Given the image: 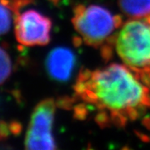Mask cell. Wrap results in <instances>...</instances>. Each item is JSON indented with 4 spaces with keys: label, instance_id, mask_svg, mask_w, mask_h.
Instances as JSON below:
<instances>
[{
    "label": "cell",
    "instance_id": "277c9868",
    "mask_svg": "<svg viewBox=\"0 0 150 150\" xmlns=\"http://www.w3.org/2000/svg\"><path fill=\"white\" fill-rule=\"evenodd\" d=\"M57 105L58 102L48 98L33 108L24 139L26 149L53 150L58 148L53 134Z\"/></svg>",
    "mask_w": 150,
    "mask_h": 150
},
{
    "label": "cell",
    "instance_id": "5b68a950",
    "mask_svg": "<svg viewBox=\"0 0 150 150\" xmlns=\"http://www.w3.org/2000/svg\"><path fill=\"white\" fill-rule=\"evenodd\" d=\"M53 23L51 19L36 9H28L18 13L14 22L17 41L28 46H45L51 40Z\"/></svg>",
    "mask_w": 150,
    "mask_h": 150
},
{
    "label": "cell",
    "instance_id": "52a82bcc",
    "mask_svg": "<svg viewBox=\"0 0 150 150\" xmlns=\"http://www.w3.org/2000/svg\"><path fill=\"white\" fill-rule=\"evenodd\" d=\"M28 2V0H0V36L10 30L19 10Z\"/></svg>",
    "mask_w": 150,
    "mask_h": 150
},
{
    "label": "cell",
    "instance_id": "9c48e42d",
    "mask_svg": "<svg viewBox=\"0 0 150 150\" xmlns=\"http://www.w3.org/2000/svg\"><path fill=\"white\" fill-rule=\"evenodd\" d=\"M13 71V63L8 53L0 47V85L8 79Z\"/></svg>",
    "mask_w": 150,
    "mask_h": 150
},
{
    "label": "cell",
    "instance_id": "30bf717a",
    "mask_svg": "<svg viewBox=\"0 0 150 150\" xmlns=\"http://www.w3.org/2000/svg\"><path fill=\"white\" fill-rule=\"evenodd\" d=\"M135 73L139 75V77L143 80V82L145 84H147L150 88V66L148 69L143 70V71L135 72Z\"/></svg>",
    "mask_w": 150,
    "mask_h": 150
},
{
    "label": "cell",
    "instance_id": "6da1fadb",
    "mask_svg": "<svg viewBox=\"0 0 150 150\" xmlns=\"http://www.w3.org/2000/svg\"><path fill=\"white\" fill-rule=\"evenodd\" d=\"M77 117L88 109L95 111V121L103 128L124 127L150 108V88L126 65L111 64L96 69L81 70L74 86Z\"/></svg>",
    "mask_w": 150,
    "mask_h": 150
},
{
    "label": "cell",
    "instance_id": "ba28073f",
    "mask_svg": "<svg viewBox=\"0 0 150 150\" xmlns=\"http://www.w3.org/2000/svg\"><path fill=\"white\" fill-rule=\"evenodd\" d=\"M121 12L129 18H144L150 16V0H118Z\"/></svg>",
    "mask_w": 150,
    "mask_h": 150
},
{
    "label": "cell",
    "instance_id": "7a4b0ae2",
    "mask_svg": "<svg viewBox=\"0 0 150 150\" xmlns=\"http://www.w3.org/2000/svg\"><path fill=\"white\" fill-rule=\"evenodd\" d=\"M72 23L86 45L102 49L103 56L112 55L114 38L122 23V18L97 4H79L73 10Z\"/></svg>",
    "mask_w": 150,
    "mask_h": 150
},
{
    "label": "cell",
    "instance_id": "3957f363",
    "mask_svg": "<svg viewBox=\"0 0 150 150\" xmlns=\"http://www.w3.org/2000/svg\"><path fill=\"white\" fill-rule=\"evenodd\" d=\"M113 48L120 59L134 72L150 66V16L130 18L119 28Z\"/></svg>",
    "mask_w": 150,
    "mask_h": 150
},
{
    "label": "cell",
    "instance_id": "8992f818",
    "mask_svg": "<svg viewBox=\"0 0 150 150\" xmlns=\"http://www.w3.org/2000/svg\"><path fill=\"white\" fill-rule=\"evenodd\" d=\"M76 65L74 53L66 47H57L48 53L45 66L48 76L57 82H66L72 77Z\"/></svg>",
    "mask_w": 150,
    "mask_h": 150
}]
</instances>
